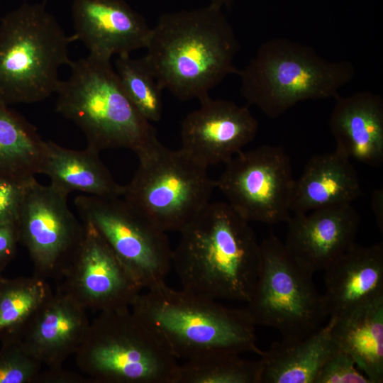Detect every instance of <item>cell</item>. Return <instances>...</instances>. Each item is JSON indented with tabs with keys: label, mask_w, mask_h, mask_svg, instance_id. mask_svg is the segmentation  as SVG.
I'll list each match as a JSON object with an SVG mask.
<instances>
[{
	"label": "cell",
	"mask_w": 383,
	"mask_h": 383,
	"mask_svg": "<svg viewBox=\"0 0 383 383\" xmlns=\"http://www.w3.org/2000/svg\"><path fill=\"white\" fill-rule=\"evenodd\" d=\"M250 223L226 202H210L179 233L172 252L182 289L215 300L248 303L261 266Z\"/></svg>",
	"instance_id": "obj_1"
},
{
	"label": "cell",
	"mask_w": 383,
	"mask_h": 383,
	"mask_svg": "<svg viewBox=\"0 0 383 383\" xmlns=\"http://www.w3.org/2000/svg\"><path fill=\"white\" fill-rule=\"evenodd\" d=\"M239 48L221 9L209 5L162 14L142 57L162 89L181 101H201L228 75L238 74Z\"/></svg>",
	"instance_id": "obj_2"
},
{
	"label": "cell",
	"mask_w": 383,
	"mask_h": 383,
	"mask_svg": "<svg viewBox=\"0 0 383 383\" xmlns=\"http://www.w3.org/2000/svg\"><path fill=\"white\" fill-rule=\"evenodd\" d=\"M140 293L131 306L176 359L218 352L262 353L255 326L245 309L174 289L165 282Z\"/></svg>",
	"instance_id": "obj_3"
},
{
	"label": "cell",
	"mask_w": 383,
	"mask_h": 383,
	"mask_svg": "<svg viewBox=\"0 0 383 383\" xmlns=\"http://www.w3.org/2000/svg\"><path fill=\"white\" fill-rule=\"evenodd\" d=\"M70 75L60 81L56 110L83 132L87 147L135 152L158 140L152 123L127 96L111 61L88 55L68 65Z\"/></svg>",
	"instance_id": "obj_4"
},
{
	"label": "cell",
	"mask_w": 383,
	"mask_h": 383,
	"mask_svg": "<svg viewBox=\"0 0 383 383\" xmlns=\"http://www.w3.org/2000/svg\"><path fill=\"white\" fill-rule=\"evenodd\" d=\"M355 74L349 61H331L310 46L276 38L261 44L238 75L248 105L276 118L299 102L335 99Z\"/></svg>",
	"instance_id": "obj_5"
},
{
	"label": "cell",
	"mask_w": 383,
	"mask_h": 383,
	"mask_svg": "<svg viewBox=\"0 0 383 383\" xmlns=\"http://www.w3.org/2000/svg\"><path fill=\"white\" fill-rule=\"evenodd\" d=\"M73 41L44 4L24 3L6 13L0 21V102L33 104L56 93Z\"/></svg>",
	"instance_id": "obj_6"
},
{
	"label": "cell",
	"mask_w": 383,
	"mask_h": 383,
	"mask_svg": "<svg viewBox=\"0 0 383 383\" xmlns=\"http://www.w3.org/2000/svg\"><path fill=\"white\" fill-rule=\"evenodd\" d=\"M94 383H175L179 364L130 307L99 312L74 353Z\"/></svg>",
	"instance_id": "obj_7"
},
{
	"label": "cell",
	"mask_w": 383,
	"mask_h": 383,
	"mask_svg": "<svg viewBox=\"0 0 383 383\" xmlns=\"http://www.w3.org/2000/svg\"><path fill=\"white\" fill-rule=\"evenodd\" d=\"M136 154L138 167L123 198L162 231L179 232L211 202L216 180L208 167L160 140Z\"/></svg>",
	"instance_id": "obj_8"
},
{
	"label": "cell",
	"mask_w": 383,
	"mask_h": 383,
	"mask_svg": "<svg viewBox=\"0 0 383 383\" xmlns=\"http://www.w3.org/2000/svg\"><path fill=\"white\" fill-rule=\"evenodd\" d=\"M260 273L245 310L255 326L277 330L282 340L307 337L329 317L313 274L299 265L273 233L260 243Z\"/></svg>",
	"instance_id": "obj_9"
},
{
	"label": "cell",
	"mask_w": 383,
	"mask_h": 383,
	"mask_svg": "<svg viewBox=\"0 0 383 383\" xmlns=\"http://www.w3.org/2000/svg\"><path fill=\"white\" fill-rule=\"evenodd\" d=\"M74 204L81 221L95 228L141 289L165 282L172 252L165 231L123 198L82 194Z\"/></svg>",
	"instance_id": "obj_10"
},
{
	"label": "cell",
	"mask_w": 383,
	"mask_h": 383,
	"mask_svg": "<svg viewBox=\"0 0 383 383\" xmlns=\"http://www.w3.org/2000/svg\"><path fill=\"white\" fill-rule=\"evenodd\" d=\"M295 179L291 160L278 145H263L235 155L216 180L226 203L244 220L287 222Z\"/></svg>",
	"instance_id": "obj_11"
},
{
	"label": "cell",
	"mask_w": 383,
	"mask_h": 383,
	"mask_svg": "<svg viewBox=\"0 0 383 383\" xmlns=\"http://www.w3.org/2000/svg\"><path fill=\"white\" fill-rule=\"evenodd\" d=\"M68 194L35 178L26 187L18 220L20 242L34 275L60 279L84 235V225L68 205Z\"/></svg>",
	"instance_id": "obj_12"
},
{
	"label": "cell",
	"mask_w": 383,
	"mask_h": 383,
	"mask_svg": "<svg viewBox=\"0 0 383 383\" xmlns=\"http://www.w3.org/2000/svg\"><path fill=\"white\" fill-rule=\"evenodd\" d=\"M83 223L84 238L62 272L58 289L87 310L131 308L142 289L95 228Z\"/></svg>",
	"instance_id": "obj_13"
},
{
	"label": "cell",
	"mask_w": 383,
	"mask_h": 383,
	"mask_svg": "<svg viewBox=\"0 0 383 383\" xmlns=\"http://www.w3.org/2000/svg\"><path fill=\"white\" fill-rule=\"evenodd\" d=\"M189 113L181 123V148L209 167L226 164L252 142L258 122L249 106L209 96Z\"/></svg>",
	"instance_id": "obj_14"
},
{
	"label": "cell",
	"mask_w": 383,
	"mask_h": 383,
	"mask_svg": "<svg viewBox=\"0 0 383 383\" xmlns=\"http://www.w3.org/2000/svg\"><path fill=\"white\" fill-rule=\"evenodd\" d=\"M287 223L285 248L304 268L324 270L355 245L360 216L352 204L293 213Z\"/></svg>",
	"instance_id": "obj_15"
},
{
	"label": "cell",
	"mask_w": 383,
	"mask_h": 383,
	"mask_svg": "<svg viewBox=\"0 0 383 383\" xmlns=\"http://www.w3.org/2000/svg\"><path fill=\"white\" fill-rule=\"evenodd\" d=\"M74 41L89 55L111 61L148 45L152 28L123 0H73Z\"/></svg>",
	"instance_id": "obj_16"
},
{
	"label": "cell",
	"mask_w": 383,
	"mask_h": 383,
	"mask_svg": "<svg viewBox=\"0 0 383 383\" xmlns=\"http://www.w3.org/2000/svg\"><path fill=\"white\" fill-rule=\"evenodd\" d=\"M87 309L57 289L30 318L19 340L24 350L48 368L62 367L74 355L89 326Z\"/></svg>",
	"instance_id": "obj_17"
},
{
	"label": "cell",
	"mask_w": 383,
	"mask_h": 383,
	"mask_svg": "<svg viewBox=\"0 0 383 383\" xmlns=\"http://www.w3.org/2000/svg\"><path fill=\"white\" fill-rule=\"evenodd\" d=\"M324 271L329 317H340L383 299L382 243L355 244Z\"/></svg>",
	"instance_id": "obj_18"
},
{
	"label": "cell",
	"mask_w": 383,
	"mask_h": 383,
	"mask_svg": "<svg viewBox=\"0 0 383 383\" xmlns=\"http://www.w3.org/2000/svg\"><path fill=\"white\" fill-rule=\"evenodd\" d=\"M329 120L338 152L364 164L379 167L383 162V99L379 94L358 91L340 94Z\"/></svg>",
	"instance_id": "obj_19"
},
{
	"label": "cell",
	"mask_w": 383,
	"mask_h": 383,
	"mask_svg": "<svg viewBox=\"0 0 383 383\" xmlns=\"http://www.w3.org/2000/svg\"><path fill=\"white\" fill-rule=\"evenodd\" d=\"M362 194L357 173L350 159L337 150L316 155L306 162L295 180L291 212L311 211L341 204H352Z\"/></svg>",
	"instance_id": "obj_20"
},
{
	"label": "cell",
	"mask_w": 383,
	"mask_h": 383,
	"mask_svg": "<svg viewBox=\"0 0 383 383\" xmlns=\"http://www.w3.org/2000/svg\"><path fill=\"white\" fill-rule=\"evenodd\" d=\"M50 185L68 195L74 192L101 197H121L124 186L116 182L99 152L87 147L77 150L45 140L40 173Z\"/></svg>",
	"instance_id": "obj_21"
},
{
	"label": "cell",
	"mask_w": 383,
	"mask_h": 383,
	"mask_svg": "<svg viewBox=\"0 0 383 383\" xmlns=\"http://www.w3.org/2000/svg\"><path fill=\"white\" fill-rule=\"evenodd\" d=\"M333 319L307 337L274 342L259 355L260 383H314L326 360L338 349L331 334Z\"/></svg>",
	"instance_id": "obj_22"
},
{
	"label": "cell",
	"mask_w": 383,
	"mask_h": 383,
	"mask_svg": "<svg viewBox=\"0 0 383 383\" xmlns=\"http://www.w3.org/2000/svg\"><path fill=\"white\" fill-rule=\"evenodd\" d=\"M331 337L372 383L383 382V299L333 318Z\"/></svg>",
	"instance_id": "obj_23"
},
{
	"label": "cell",
	"mask_w": 383,
	"mask_h": 383,
	"mask_svg": "<svg viewBox=\"0 0 383 383\" xmlns=\"http://www.w3.org/2000/svg\"><path fill=\"white\" fill-rule=\"evenodd\" d=\"M45 141L33 125L0 102V179L26 184L35 178Z\"/></svg>",
	"instance_id": "obj_24"
},
{
	"label": "cell",
	"mask_w": 383,
	"mask_h": 383,
	"mask_svg": "<svg viewBox=\"0 0 383 383\" xmlns=\"http://www.w3.org/2000/svg\"><path fill=\"white\" fill-rule=\"evenodd\" d=\"M52 292L35 275L0 277V340L19 338L30 318Z\"/></svg>",
	"instance_id": "obj_25"
},
{
	"label": "cell",
	"mask_w": 383,
	"mask_h": 383,
	"mask_svg": "<svg viewBox=\"0 0 383 383\" xmlns=\"http://www.w3.org/2000/svg\"><path fill=\"white\" fill-rule=\"evenodd\" d=\"M260 359L218 352L185 360L178 366L175 383H260Z\"/></svg>",
	"instance_id": "obj_26"
},
{
	"label": "cell",
	"mask_w": 383,
	"mask_h": 383,
	"mask_svg": "<svg viewBox=\"0 0 383 383\" xmlns=\"http://www.w3.org/2000/svg\"><path fill=\"white\" fill-rule=\"evenodd\" d=\"M114 70L131 101L150 123L157 122L162 114V89L143 57L131 55L118 56Z\"/></svg>",
	"instance_id": "obj_27"
},
{
	"label": "cell",
	"mask_w": 383,
	"mask_h": 383,
	"mask_svg": "<svg viewBox=\"0 0 383 383\" xmlns=\"http://www.w3.org/2000/svg\"><path fill=\"white\" fill-rule=\"evenodd\" d=\"M42 366L24 350L19 338L1 341L0 383H34Z\"/></svg>",
	"instance_id": "obj_28"
},
{
	"label": "cell",
	"mask_w": 383,
	"mask_h": 383,
	"mask_svg": "<svg viewBox=\"0 0 383 383\" xmlns=\"http://www.w3.org/2000/svg\"><path fill=\"white\" fill-rule=\"evenodd\" d=\"M314 383H372L353 358L338 348L326 360Z\"/></svg>",
	"instance_id": "obj_29"
},
{
	"label": "cell",
	"mask_w": 383,
	"mask_h": 383,
	"mask_svg": "<svg viewBox=\"0 0 383 383\" xmlns=\"http://www.w3.org/2000/svg\"><path fill=\"white\" fill-rule=\"evenodd\" d=\"M28 183L20 184L0 179V223H18Z\"/></svg>",
	"instance_id": "obj_30"
},
{
	"label": "cell",
	"mask_w": 383,
	"mask_h": 383,
	"mask_svg": "<svg viewBox=\"0 0 383 383\" xmlns=\"http://www.w3.org/2000/svg\"><path fill=\"white\" fill-rule=\"evenodd\" d=\"M19 242L18 223H0V272L15 257Z\"/></svg>",
	"instance_id": "obj_31"
},
{
	"label": "cell",
	"mask_w": 383,
	"mask_h": 383,
	"mask_svg": "<svg viewBox=\"0 0 383 383\" xmlns=\"http://www.w3.org/2000/svg\"><path fill=\"white\" fill-rule=\"evenodd\" d=\"M90 378L62 369V367L48 368L38 375L34 383H88Z\"/></svg>",
	"instance_id": "obj_32"
},
{
	"label": "cell",
	"mask_w": 383,
	"mask_h": 383,
	"mask_svg": "<svg viewBox=\"0 0 383 383\" xmlns=\"http://www.w3.org/2000/svg\"><path fill=\"white\" fill-rule=\"evenodd\" d=\"M372 207L377 226L383 231V191L382 189L373 192L372 196Z\"/></svg>",
	"instance_id": "obj_33"
},
{
	"label": "cell",
	"mask_w": 383,
	"mask_h": 383,
	"mask_svg": "<svg viewBox=\"0 0 383 383\" xmlns=\"http://www.w3.org/2000/svg\"><path fill=\"white\" fill-rule=\"evenodd\" d=\"M232 0H211L210 5L216 8L222 9L223 6H228Z\"/></svg>",
	"instance_id": "obj_34"
},
{
	"label": "cell",
	"mask_w": 383,
	"mask_h": 383,
	"mask_svg": "<svg viewBox=\"0 0 383 383\" xmlns=\"http://www.w3.org/2000/svg\"><path fill=\"white\" fill-rule=\"evenodd\" d=\"M1 277V274H0V277Z\"/></svg>",
	"instance_id": "obj_35"
},
{
	"label": "cell",
	"mask_w": 383,
	"mask_h": 383,
	"mask_svg": "<svg viewBox=\"0 0 383 383\" xmlns=\"http://www.w3.org/2000/svg\"><path fill=\"white\" fill-rule=\"evenodd\" d=\"M45 1H46V0H45Z\"/></svg>",
	"instance_id": "obj_36"
}]
</instances>
